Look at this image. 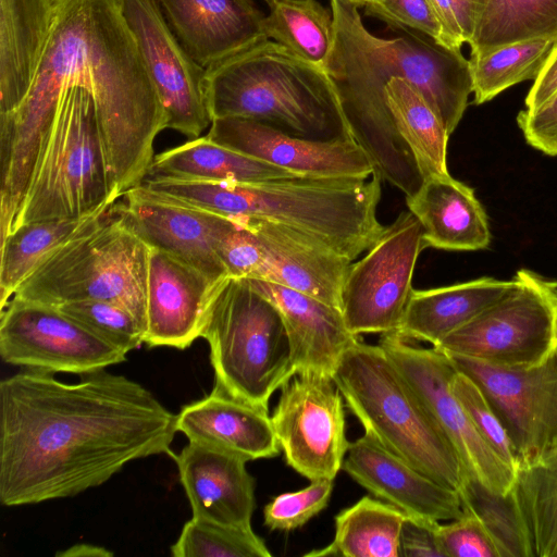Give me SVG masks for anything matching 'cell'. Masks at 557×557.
<instances>
[{"mask_svg":"<svg viewBox=\"0 0 557 557\" xmlns=\"http://www.w3.org/2000/svg\"><path fill=\"white\" fill-rule=\"evenodd\" d=\"M556 40L547 37L509 44L469 59L475 104L492 100L511 86L535 79Z\"/></svg>","mask_w":557,"mask_h":557,"instance_id":"obj_35","label":"cell"},{"mask_svg":"<svg viewBox=\"0 0 557 557\" xmlns=\"http://www.w3.org/2000/svg\"><path fill=\"white\" fill-rule=\"evenodd\" d=\"M406 515L383 500L362 497L335 517L330 545L307 556L400 557V530Z\"/></svg>","mask_w":557,"mask_h":557,"instance_id":"obj_32","label":"cell"},{"mask_svg":"<svg viewBox=\"0 0 557 557\" xmlns=\"http://www.w3.org/2000/svg\"><path fill=\"white\" fill-rule=\"evenodd\" d=\"M255 234L258 255L249 280L278 284L341 309V293L352 261L325 244L286 226L236 219Z\"/></svg>","mask_w":557,"mask_h":557,"instance_id":"obj_19","label":"cell"},{"mask_svg":"<svg viewBox=\"0 0 557 557\" xmlns=\"http://www.w3.org/2000/svg\"><path fill=\"white\" fill-rule=\"evenodd\" d=\"M331 10L334 39L324 70L355 140L367 151L382 181L409 195L422 177L394 126L384 88L395 77L408 81L450 135L473 92L470 61L460 49L413 30L392 39L376 37L349 0H331Z\"/></svg>","mask_w":557,"mask_h":557,"instance_id":"obj_3","label":"cell"},{"mask_svg":"<svg viewBox=\"0 0 557 557\" xmlns=\"http://www.w3.org/2000/svg\"><path fill=\"white\" fill-rule=\"evenodd\" d=\"M211 120L259 121L313 140L355 139L326 71L261 39L206 67Z\"/></svg>","mask_w":557,"mask_h":557,"instance_id":"obj_5","label":"cell"},{"mask_svg":"<svg viewBox=\"0 0 557 557\" xmlns=\"http://www.w3.org/2000/svg\"><path fill=\"white\" fill-rule=\"evenodd\" d=\"M174 557H270L251 527H235L191 517L171 546Z\"/></svg>","mask_w":557,"mask_h":557,"instance_id":"obj_36","label":"cell"},{"mask_svg":"<svg viewBox=\"0 0 557 557\" xmlns=\"http://www.w3.org/2000/svg\"><path fill=\"white\" fill-rule=\"evenodd\" d=\"M406 203L422 226L425 247L471 251L490 245L487 216L474 190L449 174L424 178Z\"/></svg>","mask_w":557,"mask_h":557,"instance_id":"obj_26","label":"cell"},{"mask_svg":"<svg viewBox=\"0 0 557 557\" xmlns=\"http://www.w3.org/2000/svg\"><path fill=\"white\" fill-rule=\"evenodd\" d=\"M174 458L194 518L251 527L256 497L248 460L196 442H189Z\"/></svg>","mask_w":557,"mask_h":557,"instance_id":"obj_22","label":"cell"},{"mask_svg":"<svg viewBox=\"0 0 557 557\" xmlns=\"http://www.w3.org/2000/svg\"><path fill=\"white\" fill-rule=\"evenodd\" d=\"M382 178L293 176L259 183L145 180L141 185L175 202L231 219L276 223L355 260L384 227L376 218Z\"/></svg>","mask_w":557,"mask_h":557,"instance_id":"obj_4","label":"cell"},{"mask_svg":"<svg viewBox=\"0 0 557 557\" xmlns=\"http://www.w3.org/2000/svg\"><path fill=\"white\" fill-rule=\"evenodd\" d=\"M246 280L278 311L295 373L333 377L344 354L358 341L347 329L341 309L278 284Z\"/></svg>","mask_w":557,"mask_h":557,"instance_id":"obj_23","label":"cell"},{"mask_svg":"<svg viewBox=\"0 0 557 557\" xmlns=\"http://www.w3.org/2000/svg\"><path fill=\"white\" fill-rule=\"evenodd\" d=\"M113 209L149 248L171 255L215 282L228 277L215 242L234 219L166 199L141 184L124 191Z\"/></svg>","mask_w":557,"mask_h":557,"instance_id":"obj_17","label":"cell"},{"mask_svg":"<svg viewBox=\"0 0 557 557\" xmlns=\"http://www.w3.org/2000/svg\"><path fill=\"white\" fill-rule=\"evenodd\" d=\"M425 248L420 222L403 211L357 262L350 264L341 293L347 329L360 334L399 330L413 292L417 259Z\"/></svg>","mask_w":557,"mask_h":557,"instance_id":"obj_11","label":"cell"},{"mask_svg":"<svg viewBox=\"0 0 557 557\" xmlns=\"http://www.w3.org/2000/svg\"><path fill=\"white\" fill-rule=\"evenodd\" d=\"M201 337L210 348L215 386L269 410L272 394L296 373L282 318L246 278L216 287Z\"/></svg>","mask_w":557,"mask_h":557,"instance_id":"obj_8","label":"cell"},{"mask_svg":"<svg viewBox=\"0 0 557 557\" xmlns=\"http://www.w3.org/2000/svg\"><path fill=\"white\" fill-rule=\"evenodd\" d=\"M333 380L364 433L442 485L466 493L470 479L458 454L380 345L358 339Z\"/></svg>","mask_w":557,"mask_h":557,"instance_id":"obj_6","label":"cell"},{"mask_svg":"<svg viewBox=\"0 0 557 557\" xmlns=\"http://www.w3.org/2000/svg\"><path fill=\"white\" fill-rule=\"evenodd\" d=\"M518 543V556L557 557V456L517 470L505 496Z\"/></svg>","mask_w":557,"mask_h":557,"instance_id":"obj_29","label":"cell"},{"mask_svg":"<svg viewBox=\"0 0 557 557\" xmlns=\"http://www.w3.org/2000/svg\"><path fill=\"white\" fill-rule=\"evenodd\" d=\"M437 540L445 557H502L499 546L484 521L472 510L449 523H438Z\"/></svg>","mask_w":557,"mask_h":557,"instance_id":"obj_40","label":"cell"},{"mask_svg":"<svg viewBox=\"0 0 557 557\" xmlns=\"http://www.w3.org/2000/svg\"><path fill=\"white\" fill-rule=\"evenodd\" d=\"M333 487L334 480L319 479L299 491L275 496L263 508L264 525L281 531L304 525L327 506Z\"/></svg>","mask_w":557,"mask_h":557,"instance_id":"obj_39","label":"cell"},{"mask_svg":"<svg viewBox=\"0 0 557 557\" xmlns=\"http://www.w3.org/2000/svg\"><path fill=\"white\" fill-rule=\"evenodd\" d=\"M511 286L512 280L482 277L445 287L413 289L395 333L434 347L500 299Z\"/></svg>","mask_w":557,"mask_h":557,"instance_id":"obj_27","label":"cell"},{"mask_svg":"<svg viewBox=\"0 0 557 557\" xmlns=\"http://www.w3.org/2000/svg\"><path fill=\"white\" fill-rule=\"evenodd\" d=\"M77 219H51L21 224L0 240V305L5 307L17 287L52 251L87 228L113 205Z\"/></svg>","mask_w":557,"mask_h":557,"instance_id":"obj_31","label":"cell"},{"mask_svg":"<svg viewBox=\"0 0 557 557\" xmlns=\"http://www.w3.org/2000/svg\"><path fill=\"white\" fill-rule=\"evenodd\" d=\"M267 39L324 69L334 39L332 10L317 0H280L261 23Z\"/></svg>","mask_w":557,"mask_h":557,"instance_id":"obj_34","label":"cell"},{"mask_svg":"<svg viewBox=\"0 0 557 557\" xmlns=\"http://www.w3.org/2000/svg\"><path fill=\"white\" fill-rule=\"evenodd\" d=\"M517 123L529 145L557 156V92L535 110H521Z\"/></svg>","mask_w":557,"mask_h":557,"instance_id":"obj_43","label":"cell"},{"mask_svg":"<svg viewBox=\"0 0 557 557\" xmlns=\"http://www.w3.org/2000/svg\"><path fill=\"white\" fill-rule=\"evenodd\" d=\"M543 37L557 42V0H485L482 16L468 44L470 57Z\"/></svg>","mask_w":557,"mask_h":557,"instance_id":"obj_33","label":"cell"},{"mask_svg":"<svg viewBox=\"0 0 557 557\" xmlns=\"http://www.w3.org/2000/svg\"><path fill=\"white\" fill-rule=\"evenodd\" d=\"M293 176L298 175L205 136L154 156L145 180L259 183Z\"/></svg>","mask_w":557,"mask_h":557,"instance_id":"obj_28","label":"cell"},{"mask_svg":"<svg viewBox=\"0 0 557 557\" xmlns=\"http://www.w3.org/2000/svg\"><path fill=\"white\" fill-rule=\"evenodd\" d=\"M119 198L92 95L85 88L69 89L44 141L12 230L34 221L83 218Z\"/></svg>","mask_w":557,"mask_h":557,"instance_id":"obj_9","label":"cell"},{"mask_svg":"<svg viewBox=\"0 0 557 557\" xmlns=\"http://www.w3.org/2000/svg\"><path fill=\"white\" fill-rule=\"evenodd\" d=\"M176 414L151 392L102 370L64 383L25 370L0 382V503L75 496L127 463L170 453Z\"/></svg>","mask_w":557,"mask_h":557,"instance_id":"obj_2","label":"cell"},{"mask_svg":"<svg viewBox=\"0 0 557 557\" xmlns=\"http://www.w3.org/2000/svg\"><path fill=\"white\" fill-rule=\"evenodd\" d=\"M437 422L469 475L470 482L498 496L512 488L517 471L483 440L450 389L457 369L435 349L413 345L398 333L381 336L379 344Z\"/></svg>","mask_w":557,"mask_h":557,"instance_id":"obj_12","label":"cell"},{"mask_svg":"<svg viewBox=\"0 0 557 557\" xmlns=\"http://www.w3.org/2000/svg\"><path fill=\"white\" fill-rule=\"evenodd\" d=\"M394 126L412 154L422 180L449 174V134L424 97L406 79L392 78L384 88Z\"/></svg>","mask_w":557,"mask_h":557,"instance_id":"obj_30","label":"cell"},{"mask_svg":"<svg viewBox=\"0 0 557 557\" xmlns=\"http://www.w3.org/2000/svg\"><path fill=\"white\" fill-rule=\"evenodd\" d=\"M90 333L127 354L145 343V325L125 307L103 300H82L57 306Z\"/></svg>","mask_w":557,"mask_h":557,"instance_id":"obj_37","label":"cell"},{"mask_svg":"<svg viewBox=\"0 0 557 557\" xmlns=\"http://www.w3.org/2000/svg\"><path fill=\"white\" fill-rule=\"evenodd\" d=\"M264 1H265V2L268 3V5L271 8V7H273L276 2H278L280 0H264Z\"/></svg>","mask_w":557,"mask_h":557,"instance_id":"obj_48","label":"cell"},{"mask_svg":"<svg viewBox=\"0 0 557 557\" xmlns=\"http://www.w3.org/2000/svg\"><path fill=\"white\" fill-rule=\"evenodd\" d=\"M220 283L166 252L149 248L145 344L188 348L201 337Z\"/></svg>","mask_w":557,"mask_h":557,"instance_id":"obj_20","label":"cell"},{"mask_svg":"<svg viewBox=\"0 0 557 557\" xmlns=\"http://www.w3.org/2000/svg\"><path fill=\"white\" fill-rule=\"evenodd\" d=\"M113 553L107 548L90 544H77L58 554L63 557H107Z\"/></svg>","mask_w":557,"mask_h":557,"instance_id":"obj_46","label":"cell"},{"mask_svg":"<svg viewBox=\"0 0 557 557\" xmlns=\"http://www.w3.org/2000/svg\"><path fill=\"white\" fill-rule=\"evenodd\" d=\"M364 13L395 28L426 35L445 46L442 28L428 0H372L364 7Z\"/></svg>","mask_w":557,"mask_h":557,"instance_id":"obj_41","label":"cell"},{"mask_svg":"<svg viewBox=\"0 0 557 557\" xmlns=\"http://www.w3.org/2000/svg\"><path fill=\"white\" fill-rule=\"evenodd\" d=\"M343 400L326 375L295 374L281 387L275 436L287 465L310 481L334 480L342 470L349 447Z\"/></svg>","mask_w":557,"mask_h":557,"instance_id":"obj_14","label":"cell"},{"mask_svg":"<svg viewBox=\"0 0 557 557\" xmlns=\"http://www.w3.org/2000/svg\"><path fill=\"white\" fill-rule=\"evenodd\" d=\"M349 1L352 2L354 4H356L358 8H360V7L364 8L372 0H349Z\"/></svg>","mask_w":557,"mask_h":557,"instance_id":"obj_47","label":"cell"},{"mask_svg":"<svg viewBox=\"0 0 557 557\" xmlns=\"http://www.w3.org/2000/svg\"><path fill=\"white\" fill-rule=\"evenodd\" d=\"M557 92V42L525 97V108L535 110Z\"/></svg>","mask_w":557,"mask_h":557,"instance_id":"obj_45","label":"cell"},{"mask_svg":"<svg viewBox=\"0 0 557 557\" xmlns=\"http://www.w3.org/2000/svg\"><path fill=\"white\" fill-rule=\"evenodd\" d=\"M113 206L48 255L13 297L55 307L82 300L111 301L128 309L146 327L149 247L123 223Z\"/></svg>","mask_w":557,"mask_h":557,"instance_id":"obj_7","label":"cell"},{"mask_svg":"<svg viewBox=\"0 0 557 557\" xmlns=\"http://www.w3.org/2000/svg\"><path fill=\"white\" fill-rule=\"evenodd\" d=\"M484 392L513 447L517 470L557 456V347L529 369H503L447 355Z\"/></svg>","mask_w":557,"mask_h":557,"instance_id":"obj_13","label":"cell"},{"mask_svg":"<svg viewBox=\"0 0 557 557\" xmlns=\"http://www.w3.org/2000/svg\"><path fill=\"white\" fill-rule=\"evenodd\" d=\"M147 72L166 113V128L197 138L211 124L203 91L206 69L184 49L157 0H122Z\"/></svg>","mask_w":557,"mask_h":557,"instance_id":"obj_16","label":"cell"},{"mask_svg":"<svg viewBox=\"0 0 557 557\" xmlns=\"http://www.w3.org/2000/svg\"><path fill=\"white\" fill-rule=\"evenodd\" d=\"M74 87L94 98L112 184L143 183L166 113L122 0H0L1 181L29 186L60 101Z\"/></svg>","mask_w":557,"mask_h":557,"instance_id":"obj_1","label":"cell"},{"mask_svg":"<svg viewBox=\"0 0 557 557\" xmlns=\"http://www.w3.org/2000/svg\"><path fill=\"white\" fill-rule=\"evenodd\" d=\"M0 356L7 363L49 373L86 374L125 361L58 307L12 297L0 317Z\"/></svg>","mask_w":557,"mask_h":557,"instance_id":"obj_15","label":"cell"},{"mask_svg":"<svg viewBox=\"0 0 557 557\" xmlns=\"http://www.w3.org/2000/svg\"><path fill=\"white\" fill-rule=\"evenodd\" d=\"M442 28L444 45L461 49L472 40L485 0H428Z\"/></svg>","mask_w":557,"mask_h":557,"instance_id":"obj_42","label":"cell"},{"mask_svg":"<svg viewBox=\"0 0 557 557\" xmlns=\"http://www.w3.org/2000/svg\"><path fill=\"white\" fill-rule=\"evenodd\" d=\"M557 347V283L519 270L510 289L435 349L503 369L542 364Z\"/></svg>","mask_w":557,"mask_h":557,"instance_id":"obj_10","label":"cell"},{"mask_svg":"<svg viewBox=\"0 0 557 557\" xmlns=\"http://www.w3.org/2000/svg\"><path fill=\"white\" fill-rule=\"evenodd\" d=\"M450 389L483 440L517 471L510 438L481 387L469 375L457 370L450 381Z\"/></svg>","mask_w":557,"mask_h":557,"instance_id":"obj_38","label":"cell"},{"mask_svg":"<svg viewBox=\"0 0 557 557\" xmlns=\"http://www.w3.org/2000/svg\"><path fill=\"white\" fill-rule=\"evenodd\" d=\"M438 523L406 515L400 530V557H445L436 534Z\"/></svg>","mask_w":557,"mask_h":557,"instance_id":"obj_44","label":"cell"},{"mask_svg":"<svg viewBox=\"0 0 557 557\" xmlns=\"http://www.w3.org/2000/svg\"><path fill=\"white\" fill-rule=\"evenodd\" d=\"M176 430L189 442L218 447L246 460L280 453L269 410L237 399L215 386L176 414Z\"/></svg>","mask_w":557,"mask_h":557,"instance_id":"obj_25","label":"cell"},{"mask_svg":"<svg viewBox=\"0 0 557 557\" xmlns=\"http://www.w3.org/2000/svg\"><path fill=\"white\" fill-rule=\"evenodd\" d=\"M157 1L184 49L205 69L264 39V14L252 0Z\"/></svg>","mask_w":557,"mask_h":557,"instance_id":"obj_24","label":"cell"},{"mask_svg":"<svg viewBox=\"0 0 557 557\" xmlns=\"http://www.w3.org/2000/svg\"><path fill=\"white\" fill-rule=\"evenodd\" d=\"M207 137L298 176L364 180L375 171L371 158L355 139H307L240 117L212 120Z\"/></svg>","mask_w":557,"mask_h":557,"instance_id":"obj_18","label":"cell"},{"mask_svg":"<svg viewBox=\"0 0 557 557\" xmlns=\"http://www.w3.org/2000/svg\"><path fill=\"white\" fill-rule=\"evenodd\" d=\"M342 469L373 496L407 516L442 521L465 515L456 490L425 475L367 433L349 443Z\"/></svg>","mask_w":557,"mask_h":557,"instance_id":"obj_21","label":"cell"}]
</instances>
